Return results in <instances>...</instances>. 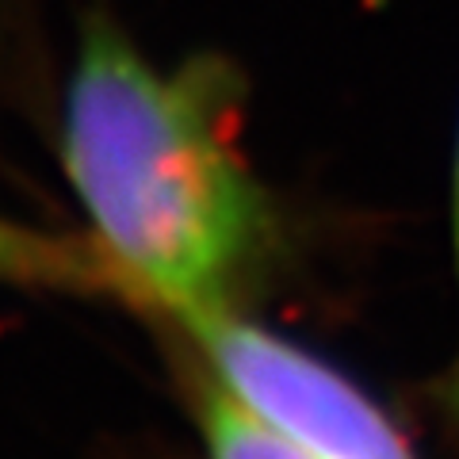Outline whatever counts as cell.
Here are the masks:
<instances>
[{
	"mask_svg": "<svg viewBox=\"0 0 459 459\" xmlns=\"http://www.w3.org/2000/svg\"><path fill=\"white\" fill-rule=\"evenodd\" d=\"M199 437L207 459H314L226 398L211 379L199 386Z\"/></svg>",
	"mask_w": 459,
	"mask_h": 459,
	"instance_id": "4",
	"label": "cell"
},
{
	"mask_svg": "<svg viewBox=\"0 0 459 459\" xmlns=\"http://www.w3.org/2000/svg\"><path fill=\"white\" fill-rule=\"evenodd\" d=\"M452 246H455V276H459V142H455V172H452ZM437 406L448 429L459 437V352L437 383Z\"/></svg>",
	"mask_w": 459,
	"mask_h": 459,
	"instance_id": "5",
	"label": "cell"
},
{
	"mask_svg": "<svg viewBox=\"0 0 459 459\" xmlns=\"http://www.w3.org/2000/svg\"><path fill=\"white\" fill-rule=\"evenodd\" d=\"M226 398L314 459H418L406 433L360 383L238 307L177 322Z\"/></svg>",
	"mask_w": 459,
	"mask_h": 459,
	"instance_id": "2",
	"label": "cell"
},
{
	"mask_svg": "<svg viewBox=\"0 0 459 459\" xmlns=\"http://www.w3.org/2000/svg\"><path fill=\"white\" fill-rule=\"evenodd\" d=\"M62 165L111 283L172 322L234 307L268 241V204L222 65L161 69L92 16L65 81Z\"/></svg>",
	"mask_w": 459,
	"mask_h": 459,
	"instance_id": "1",
	"label": "cell"
},
{
	"mask_svg": "<svg viewBox=\"0 0 459 459\" xmlns=\"http://www.w3.org/2000/svg\"><path fill=\"white\" fill-rule=\"evenodd\" d=\"M0 280L27 283V287L89 291V287L111 283V272L96 249L84 253L65 238L0 219Z\"/></svg>",
	"mask_w": 459,
	"mask_h": 459,
	"instance_id": "3",
	"label": "cell"
}]
</instances>
